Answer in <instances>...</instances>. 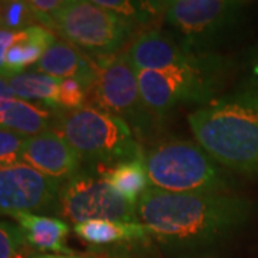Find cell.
Masks as SVG:
<instances>
[{
	"label": "cell",
	"mask_w": 258,
	"mask_h": 258,
	"mask_svg": "<svg viewBox=\"0 0 258 258\" xmlns=\"http://www.w3.org/2000/svg\"><path fill=\"white\" fill-rule=\"evenodd\" d=\"M257 212L251 200L228 194H172L149 188L139 198V222L161 244L181 249L222 242L242 230Z\"/></svg>",
	"instance_id": "6da1fadb"
},
{
	"label": "cell",
	"mask_w": 258,
	"mask_h": 258,
	"mask_svg": "<svg viewBox=\"0 0 258 258\" xmlns=\"http://www.w3.org/2000/svg\"><path fill=\"white\" fill-rule=\"evenodd\" d=\"M195 142L228 172L258 176V93L248 85L188 115Z\"/></svg>",
	"instance_id": "7a4b0ae2"
},
{
	"label": "cell",
	"mask_w": 258,
	"mask_h": 258,
	"mask_svg": "<svg viewBox=\"0 0 258 258\" xmlns=\"http://www.w3.org/2000/svg\"><path fill=\"white\" fill-rule=\"evenodd\" d=\"M149 188L172 194H228L234 179L203 147L188 139H168L144 157Z\"/></svg>",
	"instance_id": "3957f363"
},
{
	"label": "cell",
	"mask_w": 258,
	"mask_h": 258,
	"mask_svg": "<svg viewBox=\"0 0 258 258\" xmlns=\"http://www.w3.org/2000/svg\"><path fill=\"white\" fill-rule=\"evenodd\" d=\"M53 131L74 148L82 162L111 168L145 157L128 123L101 108L56 111Z\"/></svg>",
	"instance_id": "277c9868"
},
{
	"label": "cell",
	"mask_w": 258,
	"mask_h": 258,
	"mask_svg": "<svg viewBox=\"0 0 258 258\" xmlns=\"http://www.w3.org/2000/svg\"><path fill=\"white\" fill-rule=\"evenodd\" d=\"M132 26L93 0H64L53 19L52 32L85 55H116L132 33Z\"/></svg>",
	"instance_id": "5b68a950"
},
{
	"label": "cell",
	"mask_w": 258,
	"mask_h": 258,
	"mask_svg": "<svg viewBox=\"0 0 258 258\" xmlns=\"http://www.w3.org/2000/svg\"><path fill=\"white\" fill-rule=\"evenodd\" d=\"M247 8L241 0H174L166 3L164 19L184 49L210 53L214 43L242 22Z\"/></svg>",
	"instance_id": "8992f818"
},
{
	"label": "cell",
	"mask_w": 258,
	"mask_h": 258,
	"mask_svg": "<svg viewBox=\"0 0 258 258\" xmlns=\"http://www.w3.org/2000/svg\"><path fill=\"white\" fill-rule=\"evenodd\" d=\"M93 85L95 101L103 111L125 120L137 137L151 135L155 122L139 91L137 71L126 53L98 57Z\"/></svg>",
	"instance_id": "52a82bcc"
},
{
	"label": "cell",
	"mask_w": 258,
	"mask_h": 258,
	"mask_svg": "<svg viewBox=\"0 0 258 258\" xmlns=\"http://www.w3.org/2000/svg\"><path fill=\"white\" fill-rule=\"evenodd\" d=\"M57 215L66 222H139L137 207L120 197L102 175L81 169L62 185Z\"/></svg>",
	"instance_id": "ba28073f"
},
{
	"label": "cell",
	"mask_w": 258,
	"mask_h": 258,
	"mask_svg": "<svg viewBox=\"0 0 258 258\" xmlns=\"http://www.w3.org/2000/svg\"><path fill=\"white\" fill-rule=\"evenodd\" d=\"M62 185L23 162L0 164V215H57Z\"/></svg>",
	"instance_id": "9c48e42d"
},
{
	"label": "cell",
	"mask_w": 258,
	"mask_h": 258,
	"mask_svg": "<svg viewBox=\"0 0 258 258\" xmlns=\"http://www.w3.org/2000/svg\"><path fill=\"white\" fill-rule=\"evenodd\" d=\"M126 57L137 71L161 72L204 62L210 53H195L181 46L176 39L158 29L141 33L128 47Z\"/></svg>",
	"instance_id": "30bf717a"
},
{
	"label": "cell",
	"mask_w": 258,
	"mask_h": 258,
	"mask_svg": "<svg viewBox=\"0 0 258 258\" xmlns=\"http://www.w3.org/2000/svg\"><path fill=\"white\" fill-rule=\"evenodd\" d=\"M20 162L60 184L72 179L82 169V159L56 131L29 137Z\"/></svg>",
	"instance_id": "8fae6325"
},
{
	"label": "cell",
	"mask_w": 258,
	"mask_h": 258,
	"mask_svg": "<svg viewBox=\"0 0 258 258\" xmlns=\"http://www.w3.org/2000/svg\"><path fill=\"white\" fill-rule=\"evenodd\" d=\"M30 71L49 75L60 81L76 79L89 91L93 89L96 79L95 60L62 39H56Z\"/></svg>",
	"instance_id": "7c38bea8"
},
{
	"label": "cell",
	"mask_w": 258,
	"mask_h": 258,
	"mask_svg": "<svg viewBox=\"0 0 258 258\" xmlns=\"http://www.w3.org/2000/svg\"><path fill=\"white\" fill-rule=\"evenodd\" d=\"M12 218L22 228L30 248L45 254H75L66 245V238L71 232L69 222L62 218L37 214H18Z\"/></svg>",
	"instance_id": "4fadbf2b"
},
{
	"label": "cell",
	"mask_w": 258,
	"mask_h": 258,
	"mask_svg": "<svg viewBox=\"0 0 258 258\" xmlns=\"http://www.w3.org/2000/svg\"><path fill=\"white\" fill-rule=\"evenodd\" d=\"M56 39L52 30L40 25L16 32V37L6 52L3 76L12 78L28 72L29 68L32 69L42 59Z\"/></svg>",
	"instance_id": "5bb4252c"
},
{
	"label": "cell",
	"mask_w": 258,
	"mask_h": 258,
	"mask_svg": "<svg viewBox=\"0 0 258 258\" xmlns=\"http://www.w3.org/2000/svg\"><path fill=\"white\" fill-rule=\"evenodd\" d=\"M56 111L43 103L12 99L0 106V128L25 137H35L55 126Z\"/></svg>",
	"instance_id": "9a60e30c"
},
{
	"label": "cell",
	"mask_w": 258,
	"mask_h": 258,
	"mask_svg": "<svg viewBox=\"0 0 258 258\" xmlns=\"http://www.w3.org/2000/svg\"><path fill=\"white\" fill-rule=\"evenodd\" d=\"M74 231L81 240L96 247L144 241L151 237L141 222L85 221L75 224Z\"/></svg>",
	"instance_id": "2e32d148"
},
{
	"label": "cell",
	"mask_w": 258,
	"mask_h": 258,
	"mask_svg": "<svg viewBox=\"0 0 258 258\" xmlns=\"http://www.w3.org/2000/svg\"><path fill=\"white\" fill-rule=\"evenodd\" d=\"M102 176L120 197H123L135 207L139 198L149 189V179L144 158L111 166L105 169Z\"/></svg>",
	"instance_id": "e0dca14e"
},
{
	"label": "cell",
	"mask_w": 258,
	"mask_h": 258,
	"mask_svg": "<svg viewBox=\"0 0 258 258\" xmlns=\"http://www.w3.org/2000/svg\"><path fill=\"white\" fill-rule=\"evenodd\" d=\"M13 95L22 101H36L55 109V101L60 79L49 75L28 71L23 74L8 78Z\"/></svg>",
	"instance_id": "ac0fdd59"
},
{
	"label": "cell",
	"mask_w": 258,
	"mask_h": 258,
	"mask_svg": "<svg viewBox=\"0 0 258 258\" xmlns=\"http://www.w3.org/2000/svg\"><path fill=\"white\" fill-rule=\"evenodd\" d=\"M98 6L118 15L132 29L151 26L155 20L165 16L168 2H134V0H93Z\"/></svg>",
	"instance_id": "d6986e66"
},
{
	"label": "cell",
	"mask_w": 258,
	"mask_h": 258,
	"mask_svg": "<svg viewBox=\"0 0 258 258\" xmlns=\"http://www.w3.org/2000/svg\"><path fill=\"white\" fill-rule=\"evenodd\" d=\"M37 25L36 19L29 8L28 2L23 0H9L3 2L0 29L9 32H20Z\"/></svg>",
	"instance_id": "ffe728a7"
},
{
	"label": "cell",
	"mask_w": 258,
	"mask_h": 258,
	"mask_svg": "<svg viewBox=\"0 0 258 258\" xmlns=\"http://www.w3.org/2000/svg\"><path fill=\"white\" fill-rule=\"evenodd\" d=\"M30 245L19 225L0 221V258H29Z\"/></svg>",
	"instance_id": "44dd1931"
},
{
	"label": "cell",
	"mask_w": 258,
	"mask_h": 258,
	"mask_svg": "<svg viewBox=\"0 0 258 258\" xmlns=\"http://www.w3.org/2000/svg\"><path fill=\"white\" fill-rule=\"evenodd\" d=\"M89 89L76 79H63L57 88L55 111H76L85 106Z\"/></svg>",
	"instance_id": "7402d4cb"
},
{
	"label": "cell",
	"mask_w": 258,
	"mask_h": 258,
	"mask_svg": "<svg viewBox=\"0 0 258 258\" xmlns=\"http://www.w3.org/2000/svg\"><path fill=\"white\" fill-rule=\"evenodd\" d=\"M28 137L13 132L10 129L0 128V164L20 162V157Z\"/></svg>",
	"instance_id": "603a6c76"
},
{
	"label": "cell",
	"mask_w": 258,
	"mask_h": 258,
	"mask_svg": "<svg viewBox=\"0 0 258 258\" xmlns=\"http://www.w3.org/2000/svg\"><path fill=\"white\" fill-rule=\"evenodd\" d=\"M29 8L36 19L37 25L52 30L56 13L62 9L64 0H29Z\"/></svg>",
	"instance_id": "cb8c5ba5"
},
{
	"label": "cell",
	"mask_w": 258,
	"mask_h": 258,
	"mask_svg": "<svg viewBox=\"0 0 258 258\" xmlns=\"http://www.w3.org/2000/svg\"><path fill=\"white\" fill-rule=\"evenodd\" d=\"M16 37V32H9V30H3L0 29V76L5 74V57H6V52L13 43Z\"/></svg>",
	"instance_id": "d4e9b609"
},
{
	"label": "cell",
	"mask_w": 258,
	"mask_h": 258,
	"mask_svg": "<svg viewBox=\"0 0 258 258\" xmlns=\"http://www.w3.org/2000/svg\"><path fill=\"white\" fill-rule=\"evenodd\" d=\"M247 85L258 93V49L249 60V79Z\"/></svg>",
	"instance_id": "484cf974"
},
{
	"label": "cell",
	"mask_w": 258,
	"mask_h": 258,
	"mask_svg": "<svg viewBox=\"0 0 258 258\" xmlns=\"http://www.w3.org/2000/svg\"><path fill=\"white\" fill-rule=\"evenodd\" d=\"M16 96L13 95L9 86V79L6 76H0V106H3L6 102L15 99Z\"/></svg>",
	"instance_id": "4316f807"
},
{
	"label": "cell",
	"mask_w": 258,
	"mask_h": 258,
	"mask_svg": "<svg viewBox=\"0 0 258 258\" xmlns=\"http://www.w3.org/2000/svg\"><path fill=\"white\" fill-rule=\"evenodd\" d=\"M29 258H91V257H83V255H63V254H36V255H30Z\"/></svg>",
	"instance_id": "83f0119b"
},
{
	"label": "cell",
	"mask_w": 258,
	"mask_h": 258,
	"mask_svg": "<svg viewBox=\"0 0 258 258\" xmlns=\"http://www.w3.org/2000/svg\"><path fill=\"white\" fill-rule=\"evenodd\" d=\"M2 8H3V2H0V18H2Z\"/></svg>",
	"instance_id": "f1b7e54d"
}]
</instances>
